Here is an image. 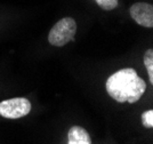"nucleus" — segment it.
<instances>
[{"instance_id":"obj_1","label":"nucleus","mask_w":153,"mask_h":144,"mask_svg":"<svg viewBox=\"0 0 153 144\" xmlns=\"http://www.w3.org/2000/svg\"><path fill=\"white\" fill-rule=\"evenodd\" d=\"M146 82L131 68L117 71L106 81V92L119 103H135L145 93Z\"/></svg>"},{"instance_id":"obj_2","label":"nucleus","mask_w":153,"mask_h":144,"mask_svg":"<svg viewBox=\"0 0 153 144\" xmlns=\"http://www.w3.org/2000/svg\"><path fill=\"white\" fill-rule=\"evenodd\" d=\"M76 23L72 17H64L54 25L48 34L49 44L55 47H62L74 39Z\"/></svg>"},{"instance_id":"obj_3","label":"nucleus","mask_w":153,"mask_h":144,"mask_svg":"<svg viewBox=\"0 0 153 144\" xmlns=\"http://www.w3.org/2000/svg\"><path fill=\"white\" fill-rule=\"evenodd\" d=\"M31 111V102L24 97H16L0 102V116L7 119H19Z\"/></svg>"},{"instance_id":"obj_4","label":"nucleus","mask_w":153,"mask_h":144,"mask_svg":"<svg viewBox=\"0 0 153 144\" xmlns=\"http://www.w3.org/2000/svg\"><path fill=\"white\" fill-rule=\"evenodd\" d=\"M130 16L137 24L144 28L153 26V6L146 2H136L129 9Z\"/></svg>"},{"instance_id":"obj_5","label":"nucleus","mask_w":153,"mask_h":144,"mask_svg":"<svg viewBox=\"0 0 153 144\" xmlns=\"http://www.w3.org/2000/svg\"><path fill=\"white\" fill-rule=\"evenodd\" d=\"M68 144H91L89 133L80 126L71 127L68 134Z\"/></svg>"},{"instance_id":"obj_6","label":"nucleus","mask_w":153,"mask_h":144,"mask_svg":"<svg viewBox=\"0 0 153 144\" xmlns=\"http://www.w3.org/2000/svg\"><path fill=\"white\" fill-rule=\"evenodd\" d=\"M144 65L149 73L150 82L153 84V49H147L144 54Z\"/></svg>"},{"instance_id":"obj_7","label":"nucleus","mask_w":153,"mask_h":144,"mask_svg":"<svg viewBox=\"0 0 153 144\" xmlns=\"http://www.w3.org/2000/svg\"><path fill=\"white\" fill-rule=\"evenodd\" d=\"M96 2L104 10H112L118 6V0H96Z\"/></svg>"},{"instance_id":"obj_8","label":"nucleus","mask_w":153,"mask_h":144,"mask_svg":"<svg viewBox=\"0 0 153 144\" xmlns=\"http://www.w3.org/2000/svg\"><path fill=\"white\" fill-rule=\"evenodd\" d=\"M142 122L143 125L147 128H152L153 127V111L152 110H147L142 114Z\"/></svg>"}]
</instances>
